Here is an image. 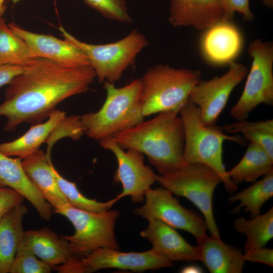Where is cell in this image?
Returning a JSON list of instances; mask_svg holds the SVG:
<instances>
[{"instance_id":"6da1fadb","label":"cell","mask_w":273,"mask_h":273,"mask_svg":"<svg viewBox=\"0 0 273 273\" xmlns=\"http://www.w3.org/2000/svg\"><path fill=\"white\" fill-rule=\"evenodd\" d=\"M96 74L92 67H72L43 58H34L7 84L0 116L6 118L4 129L14 130L23 123L47 119L57 105L86 92Z\"/></svg>"},{"instance_id":"7a4b0ae2","label":"cell","mask_w":273,"mask_h":273,"mask_svg":"<svg viewBox=\"0 0 273 273\" xmlns=\"http://www.w3.org/2000/svg\"><path fill=\"white\" fill-rule=\"evenodd\" d=\"M112 137L123 149H133L146 155L159 174L175 171L185 163L184 129L177 111L160 112Z\"/></svg>"},{"instance_id":"3957f363","label":"cell","mask_w":273,"mask_h":273,"mask_svg":"<svg viewBox=\"0 0 273 273\" xmlns=\"http://www.w3.org/2000/svg\"><path fill=\"white\" fill-rule=\"evenodd\" d=\"M183 121L185 145L184 163H198L214 171L220 177L225 190L234 193L238 189L229 177L223 162V144L225 141L244 144L238 135H230L215 124L207 126L201 121L199 108L188 101L179 110Z\"/></svg>"},{"instance_id":"277c9868","label":"cell","mask_w":273,"mask_h":273,"mask_svg":"<svg viewBox=\"0 0 273 273\" xmlns=\"http://www.w3.org/2000/svg\"><path fill=\"white\" fill-rule=\"evenodd\" d=\"M106 100L97 111L80 116L84 133L100 141L131 128L144 120L141 103V79L117 87L114 83L104 82Z\"/></svg>"},{"instance_id":"5b68a950","label":"cell","mask_w":273,"mask_h":273,"mask_svg":"<svg viewBox=\"0 0 273 273\" xmlns=\"http://www.w3.org/2000/svg\"><path fill=\"white\" fill-rule=\"evenodd\" d=\"M199 70L167 65L150 68L141 80V103L144 117L160 112H179L189 101L193 87L201 79Z\"/></svg>"},{"instance_id":"8992f818","label":"cell","mask_w":273,"mask_h":273,"mask_svg":"<svg viewBox=\"0 0 273 273\" xmlns=\"http://www.w3.org/2000/svg\"><path fill=\"white\" fill-rule=\"evenodd\" d=\"M156 181L172 194L184 197L201 212L210 235L220 237L213 209V197L220 176L209 167L198 163H185L166 174H156Z\"/></svg>"},{"instance_id":"52a82bcc","label":"cell","mask_w":273,"mask_h":273,"mask_svg":"<svg viewBox=\"0 0 273 273\" xmlns=\"http://www.w3.org/2000/svg\"><path fill=\"white\" fill-rule=\"evenodd\" d=\"M65 39L79 48L86 56L89 65L100 82L112 83L120 79L134 62L138 55L148 45L145 36L136 30L115 42L95 44L82 41L60 26Z\"/></svg>"},{"instance_id":"ba28073f","label":"cell","mask_w":273,"mask_h":273,"mask_svg":"<svg viewBox=\"0 0 273 273\" xmlns=\"http://www.w3.org/2000/svg\"><path fill=\"white\" fill-rule=\"evenodd\" d=\"M54 210L66 217L74 226L72 235L62 236L67 241L73 256L84 257L100 248L119 249L114 232L120 215L117 210L94 212L67 204Z\"/></svg>"},{"instance_id":"9c48e42d","label":"cell","mask_w":273,"mask_h":273,"mask_svg":"<svg viewBox=\"0 0 273 273\" xmlns=\"http://www.w3.org/2000/svg\"><path fill=\"white\" fill-rule=\"evenodd\" d=\"M248 53L252 59L243 91L231 108L230 115L237 120L247 119L258 105H273V46L256 39L251 42Z\"/></svg>"},{"instance_id":"30bf717a","label":"cell","mask_w":273,"mask_h":273,"mask_svg":"<svg viewBox=\"0 0 273 273\" xmlns=\"http://www.w3.org/2000/svg\"><path fill=\"white\" fill-rule=\"evenodd\" d=\"M173 265L172 262L152 249L138 252H123L111 248H100L84 257L72 256L66 262L54 268L61 273H89L105 268L144 271Z\"/></svg>"},{"instance_id":"8fae6325","label":"cell","mask_w":273,"mask_h":273,"mask_svg":"<svg viewBox=\"0 0 273 273\" xmlns=\"http://www.w3.org/2000/svg\"><path fill=\"white\" fill-rule=\"evenodd\" d=\"M145 204L135 208V215L147 219H157L175 229L187 232L198 240L207 235L203 217L181 205L177 199L162 187L151 188L146 193Z\"/></svg>"},{"instance_id":"7c38bea8","label":"cell","mask_w":273,"mask_h":273,"mask_svg":"<svg viewBox=\"0 0 273 273\" xmlns=\"http://www.w3.org/2000/svg\"><path fill=\"white\" fill-rule=\"evenodd\" d=\"M99 143L103 149L112 152L117 160L118 166L113 180L122 186L117 199L130 196L134 203L144 201L146 193L156 181V174L150 166L145 164L144 154L133 149L125 151L112 136Z\"/></svg>"},{"instance_id":"4fadbf2b","label":"cell","mask_w":273,"mask_h":273,"mask_svg":"<svg viewBox=\"0 0 273 273\" xmlns=\"http://www.w3.org/2000/svg\"><path fill=\"white\" fill-rule=\"evenodd\" d=\"M229 66L228 72L220 76L201 79L190 92L189 101L199 108L201 121L206 125L215 124L232 92L247 74L243 64L234 61Z\"/></svg>"},{"instance_id":"5bb4252c","label":"cell","mask_w":273,"mask_h":273,"mask_svg":"<svg viewBox=\"0 0 273 273\" xmlns=\"http://www.w3.org/2000/svg\"><path fill=\"white\" fill-rule=\"evenodd\" d=\"M8 25L25 41L33 58H46L72 67L89 65L82 51L65 39H59L51 34L32 32L15 22Z\"/></svg>"},{"instance_id":"9a60e30c","label":"cell","mask_w":273,"mask_h":273,"mask_svg":"<svg viewBox=\"0 0 273 273\" xmlns=\"http://www.w3.org/2000/svg\"><path fill=\"white\" fill-rule=\"evenodd\" d=\"M243 46V35L231 20L220 19L206 28L200 41L204 59L212 65L222 66L234 62Z\"/></svg>"},{"instance_id":"2e32d148","label":"cell","mask_w":273,"mask_h":273,"mask_svg":"<svg viewBox=\"0 0 273 273\" xmlns=\"http://www.w3.org/2000/svg\"><path fill=\"white\" fill-rule=\"evenodd\" d=\"M148 226L140 233L158 254L171 262L199 260L197 246L189 244L175 229L157 219L148 220Z\"/></svg>"},{"instance_id":"e0dca14e","label":"cell","mask_w":273,"mask_h":273,"mask_svg":"<svg viewBox=\"0 0 273 273\" xmlns=\"http://www.w3.org/2000/svg\"><path fill=\"white\" fill-rule=\"evenodd\" d=\"M0 187L14 190L32 204L42 219H51L53 207L28 178L22 158H14L0 152Z\"/></svg>"},{"instance_id":"ac0fdd59","label":"cell","mask_w":273,"mask_h":273,"mask_svg":"<svg viewBox=\"0 0 273 273\" xmlns=\"http://www.w3.org/2000/svg\"><path fill=\"white\" fill-rule=\"evenodd\" d=\"M199 260L211 273H241L246 261L241 249L206 235L197 240Z\"/></svg>"},{"instance_id":"d6986e66","label":"cell","mask_w":273,"mask_h":273,"mask_svg":"<svg viewBox=\"0 0 273 273\" xmlns=\"http://www.w3.org/2000/svg\"><path fill=\"white\" fill-rule=\"evenodd\" d=\"M51 163V157L40 149L22 158L28 178L55 210L69 203L60 189Z\"/></svg>"},{"instance_id":"ffe728a7","label":"cell","mask_w":273,"mask_h":273,"mask_svg":"<svg viewBox=\"0 0 273 273\" xmlns=\"http://www.w3.org/2000/svg\"><path fill=\"white\" fill-rule=\"evenodd\" d=\"M219 0H171L169 21L174 26L208 28L220 19Z\"/></svg>"},{"instance_id":"44dd1931","label":"cell","mask_w":273,"mask_h":273,"mask_svg":"<svg viewBox=\"0 0 273 273\" xmlns=\"http://www.w3.org/2000/svg\"><path fill=\"white\" fill-rule=\"evenodd\" d=\"M22 242L52 268L65 263L73 255L67 241L48 228L25 232Z\"/></svg>"},{"instance_id":"7402d4cb","label":"cell","mask_w":273,"mask_h":273,"mask_svg":"<svg viewBox=\"0 0 273 273\" xmlns=\"http://www.w3.org/2000/svg\"><path fill=\"white\" fill-rule=\"evenodd\" d=\"M66 116L58 110L53 112L47 120L33 124L22 135L13 141L0 144V152L10 157L23 158L39 149L46 143L59 122Z\"/></svg>"},{"instance_id":"603a6c76","label":"cell","mask_w":273,"mask_h":273,"mask_svg":"<svg viewBox=\"0 0 273 273\" xmlns=\"http://www.w3.org/2000/svg\"><path fill=\"white\" fill-rule=\"evenodd\" d=\"M27 210L25 205L18 204L0 220V273L9 272L24 235L23 219Z\"/></svg>"},{"instance_id":"cb8c5ba5","label":"cell","mask_w":273,"mask_h":273,"mask_svg":"<svg viewBox=\"0 0 273 273\" xmlns=\"http://www.w3.org/2000/svg\"><path fill=\"white\" fill-rule=\"evenodd\" d=\"M273 170V158L259 145L250 142L240 161L227 171L231 180L238 185L243 182H254Z\"/></svg>"},{"instance_id":"d4e9b609","label":"cell","mask_w":273,"mask_h":273,"mask_svg":"<svg viewBox=\"0 0 273 273\" xmlns=\"http://www.w3.org/2000/svg\"><path fill=\"white\" fill-rule=\"evenodd\" d=\"M234 227L246 237L245 252L264 247L273 238V207L250 219L238 217L234 221Z\"/></svg>"},{"instance_id":"484cf974","label":"cell","mask_w":273,"mask_h":273,"mask_svg":"<svg viewBox=\"0 0 273 273\" xmlns=\"http://www.w3.org/2000/svg\"><path fill=\"white\" fill-rule=\"evenodd\" d=\"M272 196L273 170L265 175L261 179L254 181L249 187L231 196L228 201L230 204L239 202L232 211L233 213H238L243 208L252 218L260 214L262 206Z\"/></svg>"},{"instance_id":"4316f807","label":"cell","mask_w":273,"mask_h":273,"mask_svg":"<svg viewBox=\"0 0 273 273\" xmlns=\"http://www.w3.org/2000/svg\"><path fill=\"white\" fill-rule=\"evenodd\" d=\"M34 58L25 41L0 19V65L23 66Z\"/></svg>"},{"instance_id":"83f0119b","label":"cell","mask_w":273,"mask_h":273,"mask_svg":"<svg viewBox=\"0 0 273 273\" xmlns=\"http://www.w3.org/2000/svg\"><path fill=\"white\" fill-rule=\"evenodd\" d=\"M221 129L230 133H241L245 139L262 147L273 158V119L249 121L238 120Z\"/></svg>"},{"instance_id":"f1b7e54d","label":"cell","mask_w":273,"mask_h":273,"mask_svg":"<svg viewBox=\"0 0 273 273\" xmlns=\"http://www.w3.org/2000/svg\"><path fill=\"white\" fill-rule=\"evenodd\" d=\"M51 167L61 192L71 206L86 211L102 212L111 209L118 201L115 197L106 202H99L85 197L77 189L75 183L65 179L60 174L52 162Z\"/></svg>"},{"instance_id":"f546056e","label":"cell","mask_w":273,"mask_h":273,"mask_svg":"<svg viewBox=\"0 0 273 273\" xmlns=\"http://www.w3.org/2000/svg\"><path fill=\"white\" fill-rule=\"evenodd\" d=\"M53 268L39 259L22 242L11 266L10 273H49Z\"/></svg>"},{"instance_id":"4dcf8cb0","label":"cell","mask_w":273,"mask_h":273,"mask_svg":"<svg viewBox=\"0 0 273 273\" xmlns=\"http://www.w3.org/2000/svg\"><path fill=\"white\" fill-rule=\"evenodd\" d=\"M107 19L125 23L132 22L125 0H83Z\"/></svg>"},{"instance_id":"1f68e13d","label":"cell","mask_w":273,"mask_h":273,"mask_svg":"<svg viewBox=\"0 0 273 273\" xmlns=\"http://www.w3.org/2000/svg\"><path fill=\"white\" fill-rule=\"evenodd\" d=\"M84 134V128L81 120L80 116H66L59 122L53 132L51 133L46 143L48 144L46 153L51 156L53 144L62 137H69L73 140L79 139Z\"/></svg>"},{"instance_id":"d6a6232c","label":"cell","mask_w":273,"mask_h":273,"mask_svg":"<svg viewBox=\"0 0 273 273\" xmlns=\"http://www.w3.org/2000/svg\"><path fill=\"white\" fill-rule=\"evenodd\" d=\"M222 10L221 19L232 20L235 12H239L247 20L254 19L249 7V0H219Z\"/></svg>"},{"instance_id":"836d02e7","label":"cell","mask_w":273,"mask_h":273,"mask_svg":"<svg viewBox=\"0 0 273 273\" xmlns=\"http://www.w3.org/2000/svg\"><path fill=\"white\" fill-rule=\"evenodd\" d=\"M24 198L14 190L0 187V220L14 206L22 203Z\"/></svg>"},{"instance_id":"e575fe53","label":"cell","mask_w":273,"mask_h":273,"mask_svg":"<svg viewBox=\"0 0 273 273\" xmlns=\"http://www.w3.org/2000/svg\"><path fill=\"white\" fill-rule=\"evenodd\" d=\"M244 258L246 261L264 264L273 266V249L265 247L245 252Z\"/></svg>"},{"instance_id":"d590c367","label":"cell","mask_w":273,"mask_h":273,"mask_svg":"<svg viewBox=\"0 0 273 273\" xmlns=\"http://www.w3.org/2000/svg\"><path fill=\"white\" fill-rule=\"evenodd\" d=\"M23 71V66L0 65V87L8 84L12 79Z\"/></svg>"},{"instance_id":"8d00e7d4","label":"cell","mask_w":273,"mask_h":273,"mask_svg":"<svg viewBox=\"0 0 273 273\" xmlns=\"http://www.w3.org/2000/svg\"><path fill=\"white\" fill-rule=\"evenodd\" d=\"M201 270L198 267L195 266H186L181 269V272H201Z\"/></svg>"},{"instance_id":"74e56055","label":"cell","mask_w":273,"mask_h":273,"mask_svg":"<svg viewBox=\"0 0 273 273\" xmlns=\"http://www.w3.org/2000/svg\"><path fill=\"white\" fill-rule=\"evenodd\" d=\"M5 1L6 0H0V19L2 17V16L6 9V7L4 5Z\"/></svg>"},{"instance_id":"f35d334b","label":"cell","mask_w":273,"mask_h":273,"mask_svg":"<svg viewBox=\"0 0 273 273\" xmlns=\"http://www.w3.org/2000/svg\"><path fill=\"white\" fill-rule=\"evenodd\" d=\"M264 5L270 8L273 7V0H260Z\"/></svg>"},{"instance_id":"ab89813d","label":"cell","mask_w":273,"mask_h":273,"mask_svg":"<svg viewBox=\"0 0 273 273\" xmlns=\"http://www.w3.org/2000/svg\"><path fill=\"white\" fill-rule=\"evenodd\" d=\"M20 1H21V0H11V1L13 4H16V3H17L18 2H19Z\"/></svg>"}]
</instances>
